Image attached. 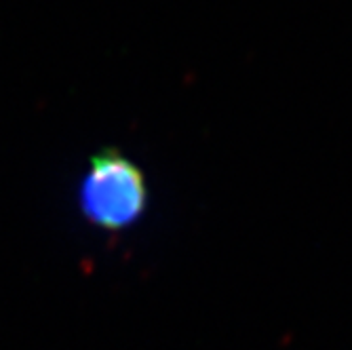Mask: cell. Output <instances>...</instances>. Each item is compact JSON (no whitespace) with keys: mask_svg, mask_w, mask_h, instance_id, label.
Masks as SVG:
<instances>
[{"mask_svg":"<svg viewBox=\"0 0 352 350\" xmlns=\"http://www.w3.org/2000/svg\"><path fill=\"white\" fill-rule=\"evenodd\" d=\"M148 188L135 163L114 148L91 158L80 188V209L93 226L106 230L129 228L142 217Z\"/></svg>","mask_w":352,"mask_h":350,"instance_id":"1","label":"cell"}]
</instances>
